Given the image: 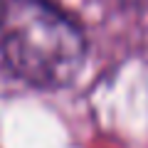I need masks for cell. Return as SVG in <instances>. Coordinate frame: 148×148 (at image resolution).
<instances>
[{
    "label": "cell",
    "instance_id": "6da1fadb",
    "mask_svg": "<svg viewBox=\"0 0 148 148\" xmlns=\"http://www.w3.org/2000/svg\"><path fill=\"white\" fill-rule=\"evenodd\" d=\"M0 49L8 67L40 89L69 86L86 59L82 30L47 0H8L0 10Z\"/></svg>",
    "mask_w": 148,
    "mask_h": 148
}]
</instances>
